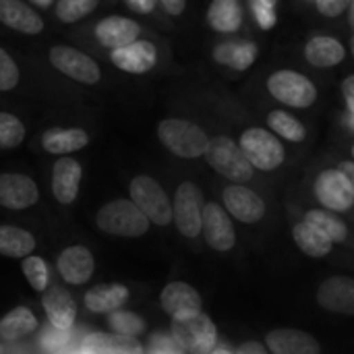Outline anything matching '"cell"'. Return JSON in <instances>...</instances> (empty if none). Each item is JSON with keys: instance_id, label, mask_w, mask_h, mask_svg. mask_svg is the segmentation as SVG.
Returning <instances> with one entry per match:
<instances>
[{"instance_id": "obj_1", "label": "cell", "mask_w": 354, "mask_h": 354, "mask_svg": "<svg viewBox=\"0 0 354 354\" xmlns=\"http://www.w3.org/2000/svg\"><path fill=\"white\" fill-rule=\"evenodd\" d=\"M158 139L170 153L183 160H195L205 156V149L209 145V135L205 133V129H201L193 120L178 116L160 120Z\"/></svg>"}, {"instance_id": "obj_2", "label": "cell", "mask_w": 354, "mask_h": 354, "mask_svg": "<svg viewBox=\"0 0 354 354\" xmlns=\"http://www.w3.org/2000/svg\"><path fill=\"white\" fill-rule=\"evenodd\" d=\"M95 224L102 232L112 236H143L149 230L147 216L131 199H114L100 207Z\"/></svg>"}, {"instance_id": "obj_3", "label": "cell", "mask_w": 354, "mask_h": 354, "mask_svg": "<svg viewBox=\"0 0 354 354\" xmlns=\"http://www.w3.org/2000/svg\"><path fill=\"white\" fill-rule=\"evenodd\" d=\"M205 160L220 176L239 185L251 180L255 174V168L243 153L241 145L226 135H216L214 139H209V145L205 149Z\"/></svg>"}, {"instance_id": "obj_4", "label": "cell", "mask_w": 354, "mask_h": 354, "mask_svg": "<svg viewBox=\"0 0 354 354\" xmlns=\"http://www.w3.org/2000/svg\"><path fill=\"white\" fill-rule=\"evenodd\" d=\"M172 338L187 353L209 354L216 348L218 330L203 311H193L172 319Z\"/></svg>"}, {"instance_id": "obj_5", "label": "cell", "mask_w": 354, "mask_h": 354, "mask_svg": "<svg viewBox=\"0 0 354 354\" xmlns=\"http://www.w3.org/2000/svg\"><path fill=\"white\" fill-rule=\"evenodd\" d=\"M268 91L274 100L288 108H311L317 102V87L315 83L299 71L292 68H278L268 77Z\"/></svg>"}, {"instance_id": "obj_6", "label": "cell", "mask_w": 354, "mask_h": 354, "mask_svg": "<svg viewBox=\"0 0 354 354\" xmlns=\"http://www.w3.org/2000/svg\"><path fill=\"white\" fill-rule=\"evenodd\" d=\"M239 145L247 156V160L251 162V166L263 172H272L280 168L286 160V151L280 137L261 127H251L243 131Z\"/></svg>"}, {"instance_id": "obj_7", "label": "cell", "mask_w": 354, "mask_h": 354, "mask_svg": "<svg viewBox=\"0 0 354 354\" xmlns=\"http://www.w3.org/2000/svg\"><path fill=\"white\" fill-rule=\"evenodd\" d=\"M131 201L147 216V220L156 226H166L172 222V203L162 189V185L147 176L139 174L129 185Z\"/></svg>"}, {"instance_id": "obj_8", "label": "cell", "mask_w": 354, "mask_h": 354, "mask_svg": "<svg viewBox=\"0 0 354 354\" xmlns=\"http://www.w3.org/2000/svg\"><path fill=\"white\" fill-rule=\"evenodd\" d=\"M203 205V191L195 183L185 180L178 185L172 203V220L183 236L197 239L201 234Z\"/></svg>"}, {"instance_id": "obj_9", "label": "cell", "mask_w": 354, "mask_h": 354, "mask_svg": "<svg viewBox=\"0 0 354 354\" xmlns=\"http://www.w3.org/2000/svg\"><path fill=\"white\" fill-rule=\"evenodd\" d=\"M50 64L66 75L68 79L83 83V85H95L102 81V68L100 64L85 52L73 48V46H52L48 52Z\"/></svg>"}, {"instance_id": "obj_10", "label": "cell", "mask_w": 354, "mask_h": 354, "mask_svg": "<svg viewBox=\"0 0 354 354\" xmlns=\"http://www.w3.org/2000/svg\"><path fill=\"white\" fill-rule=\"evenodd\" d=\"M317 201L330 212H348L354 205V189L340 168L322 170L313 185Z\"/></svg>"}, {"instance_id": "obj_11", "label": "cell", "mask_w": 354, "mask_h": 354, "mask_svg": "<svg viewBox=\"0 0 354 354\" xmlns=\"http://www.w3.org/2000/svg\"><path fill=\"white\" fill-rule=\"evenodd\" d=\"M224 207L230 216H234L243 224H257L266 216V201L245 185H230L222 193Z\"/></svg>"}, {"instance_id": "obj_12", "label": "cell", "mask_w": 354, "mask_h": 354, "mask_svg": "<svg viewBox=\"0 0 354 354\" xmlns=\"http://www.w3.org/2000/svg\"><path fill=\"white\" fill-rule=\"evenodd\" d=\"M201 232L205 236V243L216 251H230L236 243V232L230 222V216L226 209L218 203H205L203 205V218H201Z\"/></svg>"}, {"instance_id": "obj_13", "label": "cell", "mask_w": 354, "mask_h": 354, "mask_svg": "<svg viewBox=\"0 0 354 354\" xmlns=\"http://www.w3.org/2000/svg\"><path fill=\"white\" fill-rule=\"evenodd\" d=\"M39 199V189L35 180L19 172L0 174V205L8 209H27Z\"/></svg>"}, {"instance_id": "obj_14", "label": "cell", "mask_w": 354, "mask_h": 354, "mask_svg": "<svg viewBox=\"0 0 354 354\" xmlns=\"http://www.w3.org/2000/svg\"><path fill=\"white\" fill-rule=\"evenodd\" d=\"M110 60L116 68H120L124 73L145 75L158 62V48L149 39H135L129 46L112 50Z\"/></svg>"}, {"instance_id": "obj_15", "label": "cell", "mask_w": 354, "mask_h": 354, "mask_svg": "<svg viewBox=\"0 0 354 354\" xmlns=\"http://www.w3.org/2000/svg\"><path fill=\"white\" fill-rule=\"evenodd\" d=\"M81 178H83L81 162L71 156H60L52 168V193L56 201L62 205H71L79 195Z\"/></svg>"}, {"instance_id": "obj_16", "label": "cell", "mask_w": 354, "mask_h": 354, "mask_svg": "<svg viewBox=\"0 0 354 354\" xmlns=\"http://www.w3.org/2000/svg\"><path fill=\"white\" fill-rule=\"evenodd\" d=\"M93 33H95V39L104 48L116 50V48L129 46L135 39H139L141 25L129 17H122V15H108L106 19L95 23Z\"/></svg>"}, {"instance_id": "obj_17", "label": "cell", "mask_w": 354, "mask_h": 354, "mask_svg": "<svg viewBox=\"0 0 354 354\" xmlns=\"http://www.w3.org/2000/svg\"><path fill=\"white\" fill-rule=\"evenodd\" d=\"M0 23L23 35H39L46 27L39 12L23 0H0Z\"/></svg>"}, {"instance_id": "obj_18", "label": "cell", "mask_w": 354, "mask_h": 354, "mask_svg": "<svg viewBox=\"0 0 354 354\" xmlns=\"http://www.w3.org/2000/svg\"><path fill=\"white\" fill-rule=\"evenodd\" d=\"M317 303L340 315H354V278L334 276L326 280L317 290Z\"/></svg>"}, {"instance_id": "obj_19", "label": "cell", "mask_w": 354, "mask_h": 354, "mask_svg": "<svg viewBox=\"0 0 354 354\" xmlns=\"http://www.w3.org/2000/svg\"><path fill=\"white\" fill-rule=\"evenodd\" d=\"M303 56L315 68H332L346 58V48L340 39L332 35L315 33L307 39L303 48Z\"/></svg>"}, {"instance_id": "obj_20", "label": "cell", "mask_w": 354, "mask_h": 354, "mask_svg": "<svg viewBox=\"0 0 354 354\" xmlns=\"http://www.w3.org/2000/svg\"><path fill=\"white\" fill-rule=\"evenodd\" d=\"M259 56V46L251 39H226L214 48V60L234 71H247Z\"/></svg>"}, {"instance_id": "obj_21", "label": "cell", "mask_w": 354, "mask_h": 354, "mask_svg": "<svg viewBox=\"0 0 354 354\" xmlns=\"http://www.w3.org/2000/svg\"><path fill=\"white\" fill-rule=\"evenodd\" d=\"M93 255L85 247H68L58 257V272L68 284H85L93 274Z\"/></svg>"}, {"instance_id": "obj_22", "label": "cell", "mask_w": 354, "mask_h": 354, "mask_svg": "<svg viewBox=\"0 0 354 354\" xmlns=\"http://www.w3.org/2000/svg\"><path fill=\"white\" fill-rule=\"evenodd\" d=\"M41 305H44V311L48 315L50 324L56 330H68L75 324L77 305L64 288H58V286H54L50 290L46 288L44 297H41Z\"/></svg>"}, {"instance_id": "obj_23", "label": "cell", "mask_w": 354, "mask_h": 354, "mask_svg": "<svg viewBox=\"0 0 354 354\" xmlns=\"http://www.w3.org/2000/svg\"><path fill=\"white\" fill-rule=\"evenodd\" d=\"M160 303L164 307V311L174 319L193 311H201V297L199 292L185 284V282H172L168 284L162 295H160Z\"/></svg>"}, {"instance_id": "obj_24", "label": "cell", "mask_w": 354, "mask_h": 354, "mask_svg": "<svg viewBox=\"0 0 354 354\" xmlns=\"http://www.w3.org/2000/svg\"><path fill=\"white\" fill-rule=\"evenodd\" d=\"M270 351L274 354H319V342L299 330H274L266 338Z\"/></svg>"}, {"instance_id": "obj_25", "label": "cell", "mask_w": 354, "mask_h": 354, "mask_svg": "<svg viewBox=\"0 0 354 354\" xmlns=\"http://www.w3.org/2000/svg\"><path fill=\"white\" fill-rule=\"evenodd\" d=\"M89 143V133L79 127L71 129H50L41 135V145L48 153L54 156H68L81 151Z\"/></svg>"}, {"instance_id": "obj_26", "label": "cell", "mask_w": 354, "mask_h": 354, "mask_svg": "<svg viewBox=\"0 0 354 354\" xmlns=\"http://www.w3.org/2000/svg\"><path fill=\"white\" fill-rule=\"evenodd\" d=\"M83 354H141V344L131 338V336H120V334H89L83 344Z\"/></svg>"}, {"instance_id": "obj_27", "label": "cell", "mask_w": 354, "mask_h": 354, "mask_svg": "<svg viewBox=\"0 0 354 354\" xmlns=\"http://www.w3.org/2000/svg\"><path fill=\"white\" fill-rule=\"evenodd\" d=\"M129 301V288L124 284H100L87 290L85 307L91 313H112L118 311Z\"/></svg>"}, {"instance_id": "obj_28", "label": "cell", "mask_w": 354, "mask_h": 354, "mask_svg": "<svg viewBox=\"0 0 354 354\" xmlns=\"http://www.w3.org/2000/svg\"><path fill=\"white\" fill-rule=\"evenodd\" d=\"M207 23L218 33H236L243 25V8L239 0H212Z\"/></svg>"}, {"instance_id": "obj_29", "label": "cell", "mask_w": 354, "mask_h": 354, "mask_svg": "<svg viewBox=\"0 0 354 354\" xmlns=\"http://www.w3.org/2000/svg\"><path fill=\"white\" fill-rule=\"evenodd\" d=\"M292 236H295V243L299 245V249L311 257H326L332 253L334 243L322 230H317L315 226H311L305 220L292 228Z\"/></svg>"}, {"instance_id": "obj_30", "label": "cell", "mask_w": 354, "mask_h": 354, "mask_svg": "<svg viewBox=\"0 0 354 354\" xmlns=\"http://www.w3.org/2000/svg\"><path fill=\"white\" fill-rule=\"evenodd\" d=\"M35 249V239L31 232L19 226H0V255L17 259L27 257Z\"/></svg>"}, {"instance_id": "obj_31", "label": "cell", "mask_w": 354, "mask_h": 354, "mask_svg": "<svg viewBox=\"0 0 354 354\" xmlns=\"http://www.w3.org/2000/svg\"><path fill=\"white\" fill-rule=\"evenodd\" d=\"M35 328H37L35 315L27 307H17L0 319V338L8 342L21 340L27 334H31Z\"/></svg>"}, {"instance_id": "obj_32", "label": "cell", "mask_w": 354, "mask_h": 354, "mask_svg": "<svg viewBox=\"0 0 354 354\" xmlns=\"http://www.w3.org/2000/svg\"><path fill=\"white\" fill-rule=\"evenodd\" d=\"M266 120L274 135H278L290 143H303L307 139V127L286 110H272L266 116Z\"/></svg>"}, {"instance_id": "obj_33", "label": "cell", "mask_w": 354, "mask_h": 354, "mask_svg": "<svg viewBox=\"0 0 354 354\" xmlns=\"http://www.w3.org/2000/svg\"><path fill=\"white\" fill-rule=\"evenodd\" d=\"M305 222H309L311 226L322 230L332 243H344L348 236L346 224L330 209H311V212H307Z\"/></svg>"}, {"instance_id": "obj_34", "label": "cell", "mask_w": 354, "mask_h": 354, "mask_svg": "<svg viewBox=\"0 0 354 354\" xmlns=\"http://www.w3.org/2000/svg\"><path fill=\"white\" fill-rule=\"evenodd\" d=\"M27 137L23 120L12 112H0V149H17Z\"/></svg>"}, {"instance_id": "obj_35", "label": "cell", "mask_w": 354, "mask_h": 354, "mask_svg": "<svg viewBox=\"0 0 354 354\" xmlns=\"http://www.w3.org/2000/svg\"><path fill=\"white\" fill-rule=\"evenodd\" d=\"M108 326L114 334H120V336H139L143 330H145V322L143 317H139L137 313L133 311H112L108 313Z\"/></svg>"}, {"instance_id": "obj_36", "label": "cell", "mask_w": 354, "mask_h": 354, "mask_svg": "<svg viewBox=\"0 0 354 354\" xmlns=\"http://www.w3.org/2000/svg\"><path fill=\"white\" fill-rule=\"evenodd\" d=\"M100 0H58L56 17L60 23H77L97 8Z\"/></svg>"}, {"instance_id": "obj_37", "label": "cell", "mask_w": 354, "mask_h": 354, "mask_svg": "<svg viewBox=\"0 0 354 354\" xmlns=\"http://www.w3.org/2000/svg\"><path fill=\"white\" fill-rule=\"evenodd\" d=\"M23 274H25V278L33 290L44 292L48 288V268H46V261L41 257L27 255L23 259Z\"/></svg>"}, {"instance_id": "obj_38", "label": "cell", "mask_w": 354, "mask_h": 354, "mask_svg": "<svg viewBox=\"0 0 354 354\" xmlns=\"http://www.w3.org/2000/svg\"><path fill=\"white\" fill-rule=\"evenodd\" d=\"M21 71L15 58L0 46V91H10L19 85Z\"/></svg>"}, {"instance_id": "obj_39", "label": "cell", "mask_w": 354, "mask_h": 354, "mask_svg": "<svg viewBox=\"0 0 354 354\" xmlns=\"http://www.w3.org/2000/svg\"><path fill=\"white\" fill-rule=\"evenodd\" d=\"M251 10H253V17H255L257 25H259L263 31H270V29L276 27V23H278V10H276V6L251 4Z\"/></svg>"}, {"instance_id": "obj_40", "label": "cell", "mask_w": 354, "mask_h": 354, "mask_svg": "<svg viewBox=\"0 0 354 354\" xmlns=\"http://www.w3.org/2000/svg\"><path fill=\"white\" fill-rule=\"evenodd\" d=\"M315 6L326 17H340L351 6V0H315Z\"/></svg>"}, {"instance_id": "obj_41", "label": "cell", "mask_w": 354, "mask_h": 354, "mask_svg": "<svg viewBox=\"0 0 354 354\" xmlns=\"http://www.w3.org/2000/svg\"><path fill=\"white\" fill-rule=\"evenodd\" d=\"M124 4L137 15H149V12H153L158 0H124Z\"/></svg>"}, {"instance_id": "obj_42", "label": "cell", "mask_w": 354, "mask_h": 354, "mask_svg": "<svg viewBox=\"0 0 354 354\" xmlns=\"http://www.w3.org/2000/svg\"><path fill=\"white\" fill-rule=\"evenodd\" d=\"M170 17H180L187 10V0H158Z\"/></svg>"}, {"instance_id": "obj_43", "label": "cell", "mask_w": 354, "mask_h": 354, "mask_svg": "<svg viewBox=\"0 0 354 354\" xmlns=\"http://www.w3.org/2000/svg\"><path fill=\"white\" fill-rule=\"evenodd\" d=\"M342 95L346 100V110L354 112V75H348L342 81Z\"/></svg>"}, {"instance_id": "obj_44", "label": "cell", "mask_w": 354, "mask_h": 354, "mask_svg": "<svg viewBox=\"0 0 354 354\" xmlns=\"http://www.w3.org/2000/svg\"><path fill=\"white\" fill-rule=\"evenodd\" d=\"M236 354H268V353H266V348H263L261 344H257V342H245V344L239 348V353Z\"/></svg>"}, {"instance_id": "obj_45", "label": "cell", "mask_w": 354, "mask_h": 354, "mask_svg": "<svg viewBox=\"0 0 354 354\" xmlns=\"http://www.w3.org/2000/svg\"><path fill=\"white\" fill-rule=\"evenodd\" d=\"M338 168L346 174V178L351 180V185H353V189H354V162H351V160H344V162H340V164H338Z\"/></svg>"}, {"instance_id": "obj_46", "label": "cell", "mask_w": 354, "mask_h": 354, "mask_svg": "<svg viewBox=\"0 0 354 354\" xmlns=\"http://www.w3.org/2000/svg\"><path fill=\"white\" fill-rule=\"evenodd\" d=\"M340 122H342V127L348 131V133H354V112H344L342 114V118H340Z\"/></svg>"}, {"instance_id": "obj_47", "label": "cell", "mask_w": 354, "mask_h": 354, "mask_svg": "<svg viewBox=\"0 0 354 354\" xmlns=\"http://www.w3.org/2000/svg\"><path fill=\"white\" fill-rule=\"evenodd\" d=\"M31 2L39 8H50V4H54V0H31Z\"/></svg>"}, {"instance_id": "obj_48", "label": "cell", "mask_w": 354, "mask_h": 354, "mask_svg": "<svg viewBox=\"0 0 354 354\" xmlns=\"http://www.w3.org/2000/svg\"><path fill=\"white\" fill-rule=\"evenodd\" d=\"M251 4H266V6H276L278 0H249Z\"/></svg>"}, {"instance_id": "obj_49", "label": "cell", "mask_w": 354, "mask_h": 354, "mask_svg": "<svg viewBox=\"0 0 354 354\" xmlns=\"http://www.w3.org/2000/svg\"><path fill=\"white\" fill-rule=\"evenodd\" d=\"M351 25L354 27V0H351Z\"/></svg>"}, {"instance_id": "obj_50", "label": "cell", "mask_w": 354, "mask_h": 354, "mask_svg": "<svg viewBox=\"0 0 354 354\" xmlns=\"http://www.w3.org/2000/svg\"><path fill=\"white\" fill-rule=\"evenodd\" d=\"M351 52H353V56H354V35L351 37Z\"/></svg>"}, {"instance_id": "obj_51", "label": "cell", "mask_w": 354, "mask_h": 354, "mask_svg": "<svg viewBox=\"0 0 354 354\" xmlns=\"http://www.w3.org/2000/svg\"><path fill=\"white\" fill-rule=\"evenodd\" d=\"M218 354H230V353H226V351H220V353Z\"/></svg>"}, {"instance_id": "obj_52", "label": "cell", "mask_w": 354, "mask_h": 354, "mask_svg": "<svg viewBox=\"0 0 354 354\" xmlns=\"http://www.w3.org/2000/svg\"><path fill=\"white\" fill-rule=\"evenodd\" d=\"M351 151H353V158H354V143H353V149H351Z\"/></svg>"}, {"instance_id": "obj_53", "label": "cell", "mask_w": 354, "mask_h": 354, "mask_svg": "<svg viewBox=\"0 0 354 354\" xmlns=\"http://www.w3.org/2000/svg\"><path fill=\"white\" fill-rule=\"evenodd\" d=\"M305 2H315V0H305Z\"/></svg>"}]
</instances>
